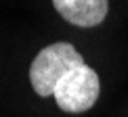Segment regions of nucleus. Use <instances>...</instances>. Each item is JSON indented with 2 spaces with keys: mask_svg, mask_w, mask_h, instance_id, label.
Segmentation results:
<instances>
[{
  "mask_svg": "<svg viewBox=\"0 0 128 117\" xmlns=\"http://www.w3.org/2000/svg\"><path fill=\"white\" fill-rule=\"evenodd\" d=\"M82 63V55L69 42H57L42 48L30 67V82L34 86V92H38L40 96L55 94V88L63 75H67Z\"/></svg>",
  "mask_w": 128,
  "mask_h": 117,
  "instance_id": "nucleus-1",
  "label": "nucleus"
},
{
  "mask_svg": "<svg viewBox=\"0 0 128 117\" xmlns=\"http://www.w3.org/2000/svg\"><path fill=\"white\" fill-rule=\"evenodd\" d=\"M99 75L94 73L92 67L86 63L78 65L76 69L63 75V79L55 88V100L65 113H84L97 103L99 98Z\"/></svg>",
  "mask_w": 128,
  "mask_h": 117,
  "instance_id": "nucleus-2",
  "label": "nucleus"
},
{
  "mask_svg": "<svg viewBox=\"0 0 128 117\" xmlns=\"http://www.w3.org/2000/svg\"><path fill=\"white\" fill-rule=\"evenodd\" d=\"M57 13L78 27H94L107 17V0H52Z\"/></svg>",
  "mask_w": 128,
  "mask_h": 117,
  "instance_id": "nucleus-3",
  "label": "nucleus"
}]
</instances>
